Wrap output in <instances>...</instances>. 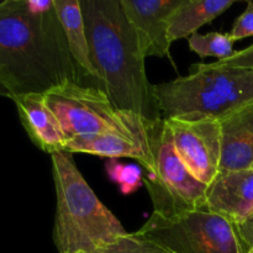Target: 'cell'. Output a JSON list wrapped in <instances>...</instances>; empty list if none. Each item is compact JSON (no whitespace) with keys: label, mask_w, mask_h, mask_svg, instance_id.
Masks as SVG:
<instances>
[{"label":"cell","mask_w":253,"mask_h":253,"mask_svg":"<svg viewBox=\"0 0 253 253\" xmlns=\"http://www.w3.org/2000/svg\"><path fill=\"white\" fill-rule=\"evenodd\" d=\"M229 34L234 42L253 36V1L247 2L246 10L237 17Z\"/></svg>","instance_id":"obj_18"},{"label":"cell","mask_w":253,"mask_h":253,"mask_svg":"<svg viewBox=\"0 0 253 253\" xmlns=\"http://www.w3.org/2000/svg\"><path fill=\"white\" fill-rule=\"evenodd\" d=\"M81 6L99 89L119 111L150 124L162 120L155 85L146 74L140 39L120 0H81Z\"/></svg>","instance_id":"obj_2"},{"label":"cell","mask_w":253,"mask_h":253,"mask_svg":"<svg viewBox=\"0 0 253 253\" xmlns=\"http://www.w3.org/2000/svg\"><path fill=\"white\" fill-rule=\"evenodd\" d=\"M53 241L58 253H100L128 234L100 202L67 152L52 153Z\"/></svg>","instance_id":"obj_3"},{"label":"cell","mask_w":253,"mask_h":253,"mask_svg":"<svg viewBox=\"0 0 253 253\" xmlns=\"http://www.w3.org/2000/svg\"><path fill=\"white\" fill-rule=\"evenodd\" d=\"M64 152L89 153L106 158H133L142 167L148 165L146 151L141 143L110 133L77 136L67 141Z\"/></svg>","instance_id":"obj_15"},{"label":"cell","mask_w":253,"mask_h":253,"mask_svg":"<svg viewBox=\"0 0 253 253\" xmlns=\"http://www.w3.org/2000/svg\"><path fill=\"white\" fill-rule=\"evenodd\" d=\"M175 152L193 177L208 185L219 175L221 128L215 119H166Z\"/></svg>","instance_id":"obj_8"},{"label":"cell","mask_w":253,"mask_h":253,"mask_svg":"<svg viewBox=\"0 0 253 253\" xmlns=\"http://www.w3.org/2000/svg\"><path fill=\"white\" fill-rule=\"evenodd\" d=\"M221 162L219 175L253 167V104L219 120ZM217 175V177H219Z\"/></svg>","instance_id":"obj_12"},{"label":"cell","mask_w":253,"mask_h":253,"mask_svg":"<svg viewBox=\"0 0 253 253\" xmlns=\"http://www.w3.org/2000/svg\"><path fill=\"white\" fill-rule=\"evenodd\" d=\"M207 205L236 226L253 215V168L219 175L208 187Z\"/></svg>","instance_id":"obj_10"},{"label":"cell","mask_w":253,"mask_h":253,"mask_svg":"<svg viewBox=\"0 0 253 253\" xmlns=\"http://www.w3.org/2000/svg\"><path fill=\"white\" fill-rule=\"evenodd\" d=\"M148 165L143 167L153 214L173 219L207 205L208 185L195 179L175 152L172 132L163 118L148 128L145 145Z\"/></svg>","instance_id":"obj_6"},{"label":"cell","mask_w":253,"mask_h":253,"mask_svg":"<svg viewBox=\"0 0 253 253\" xmlns=\"http://www.w3.org/2000/svg\"><path fill=\"white\" fill-rule=\"evenodd\" d=\"M221 67H239V68H253V44L247 48L236 51L230 58L214 62Z\"/></svg>","instance_id":"obj_19"},{"label":"cell","mask_w":253,"mask_h":253,"mask_svg":"<svg viewBox=\"0 0 253 253\" xmlns=\"http://www.w3.org/2000/svg\"><path fill=\"white\" fill-rule=\"evenodd\" d=\"M100 253H170L138 232L127 234Z\"/></svg>","instance_id":"obj_17"},{"label":"cell","mask_w":253,"mask_h":253,"mask_svg":"<svg viewBox=\"0 0 253 253\" xmlns=\"http://www.w3.org/2000/svg\"><path fill=\"white\" fill-rule=\"evenodd\" d=\"M189 48L200 58L216 57L217 61L230 58L235 53L234 41L230 34L209 32L207 35L194 34L188 39Z\"/></svg>","instance_id":"obj_16"},{"label":"cell","mask_w":253,"mask_h":253,"mask_svg":"<svg viewBox=\"0 0 253 253\" xmlns=\"http://www.w3.org/2000/svg\"><path fill=\"white\" fill-rule=\"evenodd\" d=\"M165 119H215L253 104V68L194 64L190 73L155 85Z\"/></svg>","instance_id":"obj_4"},{"label":"cell","mask_w":253,"mask_h":253,"mask_svg":"<svg viewBox=\"0 0 253 253\" xmlns=\"http://www.w3.org/2000/svg\"><path fill=\"white\" fill-rule=\"evenodd\" d=\"M182 0H120L147 57L169 56L168 20Z\"/></svg>","instance_id":"obj_9"},{"label":"cell","mask_w":253,"mask_h":253,"mask_svg":"<svg viewBox=\"0 0 253 253\" xmlns=\"http://www.w3.org/2000/svg\"><path fill=\"white\" fill-rule=\"evenodd\" d=\"M252 168H253V167H252Z\"/></svg>","instance_id":"obj_23"},{"label":"cell","mask_w":253,"mask_h":253,"mask_svg":"<svg viewBox=\"0 0 253 253\" xmlns=\"http://www.w3.org/2000/svg\"><path fill=\"white\" fill-rule=\"evenodd\" d=\"M236 230L240 240H241L242 245H244L245 250L247 252L253 247V215H251L242 224L236 225Z\"/></svg>","instance_id":"obj_20"},{"label":"cell","mask_w":253,"mask_h":253,"mask_svg":"<svg viewBox=\"0 0 253 253\" xmlns=\"http://www.w3.org/2000/svg\"><path fill=\"white\" fill-rule=\"evenodd\" d=\"M43 96L58 119L67 141L82 135L110 133L130 138L145 148L152 124L119 111L101 89L69 82Z\"/></svg>","instance_id":"obj_5"},{"label":"cell","mask_w":253,"mask_h":253,"mask_svg":"<svg viewBox=\"0 0 253 253\" xmlns=\"http://www.w3.org/2000/svg\"><path fill=\"white\" fill-rule=\"evenodd\" d=\"M246 253H253V247H252V249H250L249 251H247Z\"/></svg>","instance_id":"obj_22"},{"label":"cell","mask_w":253,"mask_h":253,"mask_svg":"<svg viewBox=\"0 0 253 253\" xmlns=\"http://www.w3.org/2000/svg\"><path fill=\"white\" fill-rule=\"evenodd\" d=\"M137 232L170 253H246L236 226L208 205L173 219L152 214Z\"/></svg>","instance_id":"obj_7"},{"label":"cell","mask_w":253,"mask_h":253,"mask_svg":"<svg viewBox=\"0 0 253 253\" xmlns=\"http://www.w3.org/2000/svg\"><path fill=\"white\" fill-rule=\"evenodd\" d=\"M83 84L59 22L54 0L0 2V84L11 100Z\"/></svg>","instance_id":"obj_1"},{"label":"cell","mask_w":253,"mask_h":253,"mask_svg":"<svg viewBox=\"0 0 253 253\" xmlns=\"http://www.w3.org/2000/svg\"><path fill=\"white\" fill-rule=\"evenodd\" d=\"M20 121L30 140L43 152H64L67 138L53 111L44 100L43 94H26L12 99Z\"/></svg>","instance_id":"obj_11"},{"label":"cell","mask_w":253,"mask_h":253,"mask_svg":"<svg viewBox=\"0 0 253 253\" xmlns=\"http://www.w3.org/2000/svg\"><path fill=\"white\" fill-rule=\"evenodd\" d=\"M235 4V0H182L168 20L170 43L189 39Z\"/></svg>","instance_id":"obj_14"},{"label":"cell","mask_w":253,"mask_h":253,"mask_svg":"<svg viewBox=\"0 0 253 253\" xmlns=\"http://www.w3.org/2000/svg\"><path fill=\"white\" fill-rule=\"evenodd\" d=\"M0 96H5V98L11 99V95H10L9 91H7L6 88H5L4 85H1V84H0Z\"/></svg>","instance_id":"obj_21"},{"label":"cell","mask_w":253,"mask_h":253,"mask_svg":"<svg viewBox=\"0 0 253 253\" xmlns=\"http://www.w3.org/2000/svg\"><path fill=\"white\" fill-rule=\"evenodd\" d=\"M54 7L63 29L71 56L81 73L84 85L99 88L98 74L90 61L81 0H54Z\"/></svg>","instance_id":"obj_13"}]
</instances>
